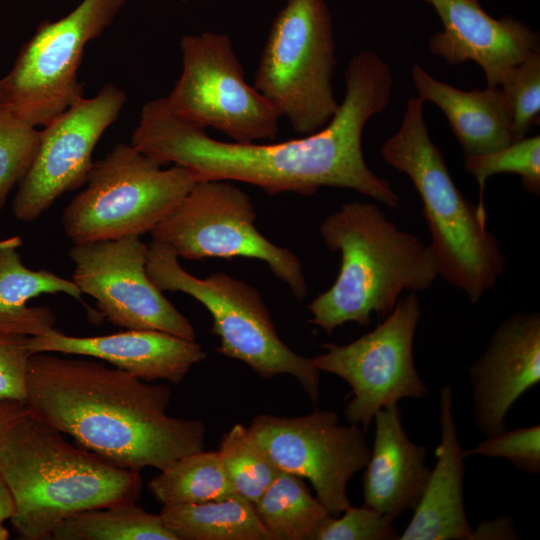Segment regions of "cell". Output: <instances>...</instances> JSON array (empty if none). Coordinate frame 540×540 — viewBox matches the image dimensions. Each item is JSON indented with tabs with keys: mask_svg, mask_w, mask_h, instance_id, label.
Instances as JSON below:
<instances>
[{
	"mask_svg": "<svg viewBox=\"0 0 540 540\" xmlns=\"http://www.w3.org/2000/svg\"><path fill=\"white\" fill-rule=\"evenodd\" d=\"M344 78L345 96L330 122L298 139L220 141L173 114L164 98H158L142 107L131 144L164 166L188 169L197 182L238 181L269 195L293 192L311 196L321 187L352 189L398 208L399 196L387 179L368 167L362 150L367 122L391 102L392 70L379 54L362 50L351 58Z\"/></svg>",
	"mask_w": 540,
	"mask_h": 540,
	"instance_id": "6da1fadb",
	"label": "cell"
},
{
	"mask_svg": "<svg viewBox=\"0 0 540 540\" xmlns=\"http://www.w3.org/2000/svg\"><path fill=\"white\" fill-rule=\"evenodd\" d=\"M30 355L25 403L75 442L125 469L163 470L204 449L206 426L167 413L172 392L99 359Z\"/></svg>",
	"mask_w": 540,
	"mask_h": 540,
	"instance_id": "7a4b0ae2",
	"label": "cell"
},
{
	"mask_svg": "<svg viewBox=\"0 0 540 540\" xmlns=\"http://www.w3.org/2000/svg\"><path fill=\"white\" fill-rule=\"evenodd\" d=\"M0 474L12 496L10 522L26 540L52 539L71 515L135 503L139 471L69 443L24 401L0 399Z\"/></svg>",
	"mask_w": 540,
	"mask_h": 540,
	"instance_id": "3957f363",
	"label": "cell"
},
{
	"mask_svg": "<svg viewBox=\"0 0 540 540\" xmlns=\"http://www.w3.org/2000/svg\"><path fill=\"white\" fill-rule=\"evenodd\" d=\"M319 232L328 249L341 253L335 282L308 305L309 323L328 335L348 322L369 326L373 313L386 317L403 291L427 290L439 276L430 246L374 203L343 204Z\"/></svg>",
	"mask_w": 540,
	"mask_h": 540,
	"instance_id": "277c9868",
	"label": "cell"
},
{
	"mask_svg": "<svg viewBox=\"0 0 540 540\" xmlns=\"http://www.w3.org/2000/svg\"><path fill=\"white\" fill-rule=\"evenodd\" d=\"M423 103L417 96L408 99L401 124L383 143L381 155L411 179L420 195L438 274L475 304L496 286L504 256L487 229V215L455 185L429 135Z\"/></svg>",
	"mask_w": 540,
	"mask_h": 540,
	"instance_id": "5b68a950",
	"label": "cell"
},
{
	"mask_svg": "<svg viewBox=\"0 0 540 540\" xmlns=\"http://www.w3.org/2000/svg\"><path fill=\"white\" fill-rule=\"evenodd\" d=\"M169 246L152 240L146 272L162 292H183L200 302L212 316L211 331L219 338L216 350L247 364L260 377H294L312 403L320 397V370L313 358L301 356L279 337L256 288L225 273L205 278L188 273Z\"/></svg>",
	"mask_w": 540,
	"mask_h": 540,
	"instance_id": "8992f818",
	"label": "cell"
},
{
	"mask_svg": "<svg viewBox=\"0 0 540 540\" xmlns=\"http://www.w3.org/2000/svg\"><path fill=\"white\" fill-rule=\"evenodd\" d=\"M132 144L119 143L94 162L86 187L65 207L61 223L74 243L151 232L197 182L186 168H163Z\"/></svg>",
	"mask_w": 540,
	"mask_h": 540,
	"instance_id": "52a82bcc",
	"label": "cell"
},
{
	"mask_svg": "<svg viewBox=\"0 0 540 540\" xmlns=\"http://www.w3.org/2000/svg\"><path fill=\"white\" fill-rule=\"evenodd\" d=\"M336 45L325 0H287L270 26L254 88L302 136L325 127L339 104L333 92Z\"/></svg>",
	"mask_w": 540,
	"mask_h": 540,
	"instance_id": "ba28073f",
	"label": "cell"
},
{
	"mask_svg": "<svg viewBox=\"0 0 540 540\" xmlns=\"http://www.w3.org/2000/svg\"><path fill=\"white\" fill-rule=\"evenodd\" d=\"M126 0H82L65 17L43 20L0 79V105L46 126L83 97L78 69L85 46L113 22Z\"/></svg>",
	"mask_w": 540,
	"mask_h": 540,
	"instance_id": "9c48e42d",
	"label": "cell"
},
{
	"mask_svg": "<svg viewBox=\"0 0 540 540\" xmlns=\"http://www.w3.org/2000/svg\"><path fill=\"white\" fill-rule=\"evenodd\" d=\"M250 197L231 181H198L180 205L150 233L187 260L246 257L270 271L301 300L307 283L299 258L277 246L255 226Z\"/></svg>",
	"mask_w": 540,
	"mask_h": 540,
	"instance_id": "30bf717a",
	"label": "cell"
},
{
	"mask_svg": "<svg viewBox=\"0 0 540 540\" xmlns=\"http://www.w3.org/2000/svg\"><path fill=\"white\" fill-rule=\"evenodd\" d=\"M182 72L168 109L181 119L212 127L237 143L275 141L281 118L244 77L230 37L205 31L180 40Z\"/></svg>",
	"mask_w": 540,
	"mask_h": 540,
	"instance_id": "8fae6325",
	"label": "cell"
},
{
	"mask_svg": "<svg viewBox=\"0 0 540 540\" xmlns=\"http://www.w3.org/2000/svg\"><path fill=\"white\" fill-rule=\"evenodd\" d=\"M420 316V300L411 292L398 300L380 325L358 339L344 345H321L324 352L313 358L317 368L351 387L352 397L344 408L348 423L365 431L380 409L404 398L427 395L413 356Z\"/></svg>",
	"mask_w": 540,
	"mask_h": 540,
	"instance_id": "7c38bea8",
	"label": "cell"
},
{
	"mask_svg": "<svg viewBox=\"0 0 540 540\" xmlns=\"http://www.w3.org/2000/svg\"><path fill=\"white\" fill-rule=\"evenodd\" d=\"M247 429L281 472L310 481L332 517L351 505L348 481L364 469L371 453L359 425L340 424L334 411L316 409L300 416L260 414Z\"/></svg>",
	"mask_w": 540,
	"mask_h": 540,
	"instance_id": "4fadbf2b",
	"label": "cell"
},
{
	"mask_svg": "<svg viewBox=\"0 0 540 540\" xmlns=\"http://www.w3.org/2000/svg\"><path fill=\"white\" fill-rule=\"evenodd\" d=\"M148 250L139 236L74 243L68 251L74 265L71 280L82 294L95 299L98 312L115 326L195 340L189 319L148 277Z\"/></svg>",
	"mask_w": 540,
	"mask_h": 540,
	"instance_id": "5bb4252c",
	"label": "cell"
},
{
	"mask_svg": "<svg viewBox=\"0 0 540 540\" xmlns=\"http://www.w3.org/2000/svg\"><path fill=\"white\" fill-rule=\"evenodd\" d=\"M125 102L126 93L107 83L94 97L80 99L44 126L35 158L12 202L17 220L34 221L61 195L86 184L94 148Z\"/></svg>",
	"mask_w": 540,
	"mask_h": 540,
	"instance_id": "9a60e30c",
	"label": "cell"
},
{
	"mask_svg": "<svg viewBox=\"0 0 540 540\" xmlns=\"http://www.w3.org/2000/svg\"><path fill=\"white\" fill-rule=\"evenodd\" d=\"M475 422L490 436L507 429L514 403L540 383V315L517 312L502 321L468 368Z\"/></svg>",
	"mask_w": 540,
	"mask_h": 540,
	"instance_id": "2e32d148",
	"label": "cell"
},
{
	"mask_svg": "<svg viewBox=\"0 0 540 540\" xmlns=\"http://www.w3.org/2000/svg\"><path fill=\"white\" fill-rule=\"evenodd\" d=\"M422 1L443 25L429 37L430 52L449 64L477 63L487 86H498L509 69L540 51L536 31L512 17L493 18L478 0Z\"/></svg>",
	"mask_w": 540,
	"mask_h": 540,
	"instance_id": "e0dca14e",
	"label": "cell"
},
{
	"mask_svg": "<svg viewBox=\"0 0 540 540\" xmlns=\"http://www.w3.org/2000/svg\"><path fill=\"white\" fill-rule=\"evenodd\" d=\"M27 345L31 354L50 352L99 359L147 382L180 383L194 365L206 358L195 340L156 330L127 329L78 337L54 327L43 335L28 337Z\"/></svg>",
	"mask_w": 540,
	"mask_h": 540,
	"instance_id": "ac0fdd59",
	"label": "cell"
},
{
	"mask_svg": "<svg viewBox=\"0 0 540 540\" xmlns=\"http://www.w3.org/2000/svg\"><path fill=\"white\" fill-rule=\"evenodd\" d=\"M440 442L436 464L400 540H472L464 505V448L453 413V391H439Z\"/></svg>",
	"mask_w": 540,
	"mask_h": 540,
	"instance_id": "d6986e66",
	"label": "cell"
},
{
	"mask_svg": "<svg viewBox=\"0 0 540 540\" xmlns=\"http://www.w3.org/2000/svg\"><path fill=\"white\" fill-rule=\"evenodd\" d=\"M375 435L364 467L365 506L396 519L413 510L428 480L427 447L407 435L398 404L382 408L374 416Z\"/></svg>",
	"mask_w": 540,
	"mask_h": 540,
	"instance_id": "ffe728a7",
	"label": "cell"
},
{
	"mask_svg": "<svg viewBox=\"0 0 540 540\" xmlns=\"http://www.w3.org/2000/svg\"><path fill=\"white\" fill-rule=\"evenodd\" d=\"M411 77L417 97L444 113L465 156L493 152L515 141L510 110L499 86L461 90L437 80L418 64Z\"/></svg>",
	"mask_w": 540,
	"mask_h": 540,
	"instance_id": "44dd1931",
	"label": "cell"
},
{
	"mask_svg": "<svg viewBox=\"0 0 540 540\" xmlns=\"http://www.w3.org/2000/svg\"><path fill=\"white\" fill-rule=\"evenodd\" d=\"M21 244L20 236L0 240V333L35 337L53 329L57 317L47 306H28L30 299L63 293L82 302V293L72 280L26 267Z\"/></svg>",
	"mask_w": 540,
	"mask_h": 540,
	"instance_id": "7402d4cb",
	"label": "cell"
},
{
	"mask_svg": "<svg viewBox=\"0 0 540 540\" xmlns=\"http://www.w3.org/2000/svg\"><path fill=\"white\" fill-rule=\"evenodd\" d=\"M159 514L176 540H272L254 504L237 493L202 503L162 506Z\"/></svg>",
	"mask_w": 540,
	"mask_h": 540,
	"instance_id": "603a6c76",
	"label": "cell"
},
{
	"mask_svg": "<svg viewBox=\"0 0 540 540\" xmlns=\"http://www.w3.org/2000/svg\"><path fill=\"white\" fill-rule=\"evenodd\" d=\"M272 540H315L332 517L303 478L281 472L254 504Z\"/></svg>",
	"mask_w": 540,
	"mask_h": 540,
	"instance_id": "cb8c5ba5",
	"label": "cell"
},
{
	"mask_svg": "<svg viewBox=\"0 0 540 540\" xmlns=\"http://www.w3.org/2000/svg\"><path fill=\"white\" fill-rule=\"evenodd\" d=\"M148 490L162 505L202 503L228 497L235 492L218 450H200L185 455L160 470Z\"/></svg>",
	"mask_w": 540,
	"mask_h": 540,
	"instance_id": "d4e9b609",
	"label": "cell"
},
{
	"mask_svg": "<svg viewBox=\"0 0 540 540\" xmlns=\"http://www.w3.org/2000/svg\"><path fill=\"white\" fill-rule=\"evenodd\" d=\"M55 540H176L160 514L135 503L87 509L65 519L53 532Z\"/></svg>",
	"mask_w": 540,
	"mask_h": 540,
	"instance_id": "484cf974",
	"label": "cell"
},
{
	"mask_svg": "<svg viewBox=\"0 0 540 540\" xmlns=\"http://www.w3.org/2000/svg\"><path fill=\"white\" fill-rule=\"evenodd\" d=\"M218 452L235 492L253 504L281 473L241 423L224 433Z\"/></svg>",
	"mask_w": 540,
	"mask_h": 540,
	"instance_id": "4316f807",
	"label": "cell"
},
{
	"mask_svg": "<svg viewBox=\"0 0 540 540\" xmlns=\"http://www.w3.org/2000/svg\"><path fill=\"white\" fill-rule=\"evenodd\" d=\"M464 169L475 178L479 186L477 208L484 215H487L483 201L486 181L495 174H516L521 178L526 191L539 195L540 136H526L493 152L467 155L464 158Z\"/></svg>",
	"mask_w": 540,
	"mask_h": 540,
	"instance_id": "83f0119b",
	"label": "cell"
},
{
	"mask_svg": "<svg viewBox=\"0 0 540 540\" xmlns=\"http://www.w3.org/2000/svg\"><path fill=\"white\" fill-rule=\"evenodd\" d=\"M40 142V130L0 105V209L30 168Z\"/></svg>",
	"mask_w": 540,
	"mask_h": 540,
	"instance_id": "f1b7e54d",
	"label": "cell"
},
{
	"mask_svg": "<svg viewBox=\"0 0 540 540\" xmlns=\"http://www.w3.org/2000/svg\"><path fill=\"white\" fill-rule=\"evenodd\" d=\"M498 86L510 110L514 140H520L539 122L540 51L509 69Z\"/></svg>",
	"mask_w": 540,
	"mask_h": 540,
	"instance_id": "f546056e",
	"label": "cell"
},
{
	"mask_svg": "<svg viewBox=\"0 0 540 540\" xmlns=\"http://www.w3.org/2000/svg\"><path fill=\"white\" fill-rule=\"evenodd\" d=\"M486 438L472 449H464L465 457L502 458L528 474L540 472V426L505 429Z\"/></svg>",
	"mask_w": 540,
	"mask_h": 540,
	"instance_id": "4dcf8cb0",
	"label": "cell"
},
{
	"mask_svg": "<svg viewBox=\"0 0 540 540\" xmlns=\"http://www.w3.org/2000/svg\"><path fill=\"white\" fill-rule=\"evenodd\" d=\"M342 516L331 517L318 531L315 540H395L399 534L395 519L365 505L349 506Z\"/></svg>",
	"mask_w": 540,
	"mask_h": 540,
	"instance_id": "1f68e13d",
	"label": "cell"
},
{
	"mask_svg": "<svg viewBox=\"0 0 540 540\" xmlns=\"http://www.w3.org/2000/svg\"><path fill=\"white\" fill-rule=\"evenodd\" d=\"M28 337L0 333V399L24 401L26 372L31 355Z\"/></svg>",
	"mask_w": 540,
	"mask_h": 540,
	"instance_id": "d6a6232c",
	"label": "cell"
},
{
	"mask_svg": "<svg viewBox=\"0 0 540 540\" xmlns=\"http://www.w3.org/2000/svg\"><path fill=\"white\" fill-rule=\"evenodd\" d=\"M519 536L508 515H501L493 520L481 521L472 529V540H511Z\"/></svg>",
	"mask_w": 540,
	"mask_h": 540,
	"instance_id": "836d02e7",
	"label": "cell"
},
{
	"mask_svg": "<svg viewBox=\"0 0 540 540\" xmlns=\"http://www.w3.org/2000/svg\"><path fill=\"white\" fill-rule=\"evenodd\" d=\"M14 511L15 507L12 496L0 474V521L10 520Z\"/></svg>",
	"mask_w": 540,
	"mask_h": 540,
	"instance_id": "e575fe53",
	"label": "cell"
},
{
	"mask_svg": "<svg viewBox=\"0 0 540 540\" xmlns=\"http://www.w3.org/2000/svg\"><path fill=\"white\" fill-rule=\"evenodd\" d=\"M9 538V531L4 527L3 522L0 521V540H6Z\"/></svg>",
	"mask_w": 540,
	"mask_h": 540,
	"instance_id": "d590c367",
	"label": "cell"
},
{
	"mask_svg": "<svg viewBox=\"0 0 540 540\" xmlns=\"http://www.w3.org/2000/svg\"><path fill=\"white\" fill-rule=\"evenodd\" d=\"M180 1L186 3V2H199L201 0H180Z\"/></svg>",
	"mask_w": 540,
	"mask_h": 540,
	"instance_id": "8d00e7d4",
	"label": "cell"
}]
</instances>
